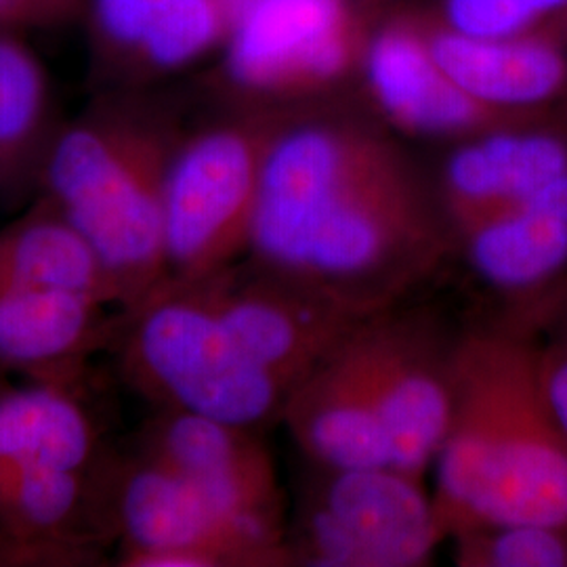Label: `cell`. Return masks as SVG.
I'll return each mask as SVG.
<instances>
[{"label": "cell", "mask_w": 567, "mask_h": 567, "mask_svg": "<svg viewBox=\"0 0 567 567\" xmlns=\"http://www.w3.org/2000/svg\"><path fill=\"white\" fill-rule=\"evenodd\" d=\"M450 231L393 143L353 122H299L267 150L248 255L379 313L442 261Z\"/></svg>", "instance_id": "6da1fadb"}, {"label": "cell", "mask_w": 567, "mask_h": 567, "mask_svg": "<svg viewBox=\"0 0 567 567\" xmlns=\"http://www.w3.org/2000/svg\"><path fill=\"white\" fill-rule=\"evenodd\" d=\"M452 410L435 508L447 536L498 524L567 526V435L548 404L524 322L450 347Z\"/></svg>", "instance_id": "7a4b0ae2"}, {"label": "cell", "mask_w": 567, "mask_h": 567, "mask_svg": "<svg viewBox=\"0 0 567 567\" xmlns=\"http://www.w3.org/2000/svg\"><path fill=\"white\" fill-rule=\"evenodd\" d=\"M173 154L161 124L114 107L65 128L47 158V200L95 248L126 316L168 280L164 187Z\"/></svg>", "instance_id": "3957f363"}, {"label": "cell", "mask_w": 567, "mask_h": 567, "mask_svg": "<svg viewBox=\"0 0 567 567\" xmlns=\"http://www.w3.org/2000/svg\"><path fill=\"white\" fill-rule=\"evenodd\" d=\"M121 341L126 379L164 410L248 429L282 416L288 389L187 284H164L128 316Z\"/></svg>", "instance_id": "277c9868"}, {"label": "cell", "mask_w": 567, "mask_h": 567, "mask_svg": "<svg viewBox=\"0 0 567 567\" xmlns=\"http://www.w3.org/2000/svg\"><path fill=\"white\" fill-rule=\"evenodd\" d=\"M282 124H219L175 150L164 187L166 284L198 282L248 252L265 156Z\"/></svg>", "instance_id": "5b68a950"}, {"label": "cell", "mask_w": 567, "mask_h": 567, "mask_svg": "<svg viewBox=\"0 0 567 567\" xmlns=\"http://www.w3.org/2000/svg\"><path fill=\"white\" fill-rule=\"evenodd\" d=\"M110 519L121 566L274 567L295 559L284 534L234 517L145 454L110 475Z\"/></svg>", "instance_id": "8992f818"}, {"label": "cell", "mask_w": 567, "mask_h": 567, "mask_svg": "<svg viewBox=\"0 0 567 567\" xmlns=\"http://www.w3.org/2000/svg\"><path fill=\"white\" fill-rule=\"evenodd\" d=\"M328 473L305 508L295 559L322 567H416L446 540L423 477L389 465Z\"/></svg>", "instance_id": "52a82bcc"}, {"label": "cell", "mask_w": 567, "mask_h": 567, "mask_svg": "<svg viewBox=\"0 0 567 567\" xmlns=\"http://www.w3.org/2000/svg\"><path fill=\"white\" fill-rule=\"evenodd\" d=\"M187 286L196 288L244 351L288 391L377 316L257 264L248 269L229 265Z\"/></svg>", "instance_id": "ba28073f"}, {"label": "cell", "mask_w": 567, "mask_h": 567, "mask_svg": "<svg viewBox=\"0 0 567 567\" xmlns=\"http://www.w3.org/2000/svg\"><path fill=\"white\" fill-rule=\"evenodd\" d=\"M370 32L355 0H244L227 72L255 95L318 93L362 68Z\"/></svg>", "instance_id": "9c48e42d"}, {"label": "cell", "mask_w": 567, "mask_h": 567, "mask_svg": "<svg viewBox=\"0 0 567 567\" xmlns=\"http://www.w3.org/2000/svg\"><path fill=\"white\" fill-rule=\"evenodd\" d=\"M385 313L358 328L365 374L393 466L423 477L450 423V347L444 349L423 326L389 320Z\"/></svg>", "instance_id": "30bf717a"}, {"label": "cell", "mask_w": 567, "mask_h": 567, "mask_svg": "<svg viewBox=\"0 0 567 567\" xmlns=\"http://www.w3.org/2000/svg\"><path fill=\"white\" fill-rule=\"evenodd\" d=\"M362 72L381 112L412 135L468 140L529 122L487 107L452 81L431 51L423 18H393L374 28L365 42Z\"/></svg>", "instance_id": "8fae6325"}, {"label": "cell", "mask_w": 567, "mask_h": 567, "mask_svg": "<svg viewBox=\"0 0 567 567\" xmlns=\"http://www.w3.org/2000/svg\"><path fill=\"white\" fill-rule=\"evenodd\" d=\"M142 454L179 473L234 517L284 534L276 468L255 429L164 410Z\"/></svg>", "instance_id": "7c38bea8"}, {"label": "cell", "mask_w": 567, "mask_h": 567, "mask_svg": "<svg viewBox=\"0 0 567 567\" xmlns=\"http://www.w3.org/2000/svg\"><path fill=\"white\" fill-rule=\"evenodd\" d=\"M557 116L473 135L447 158L440 203L454 238L527 203L567 173V122Z\"/></svg>", "instance_id": "4fadbf2b"}, {"label": "cell", "mask_w": 567, "mask_h": 567, "mask_svg": "<svg viewBox=\"0 0 567 567\" xmlns=\"http://www.w3.org/2000/svg\"><path fill=\"white\" fill-rule=\"evenodd\" d=\"M358 328L290 386L280 416L305 454L326 471L393 466Z\"/></svg>", "instance_id": "5bb4252c"}, {"label": "cell", "mask_w": 567, "mask_h": 567, "mask_svg": "<svg viewBox=\"0 0 567 567\" xmlns=\"http://www.w3.org/2000/svg\"><path fill=\"white\" fill-rule=\"evenodd\" d=\"M116 309L102 299L58 286L0 288V364L34 381L72 386L76 372L103 344L121 339ZM121 311V309H118Z\"/></svg>", "instance_id": "9a60e30c"}, {"label": "cell", "mask_w": 567, "mask_h": 567, "mask_svg": "<svg viewBox=\"0 0 567 567\" xmlns=\"http://www.w3.org/2000/svg\"><path fill=\"white\" fill-rule=\"evenodd\" d=\"M458 240L487 286L522 301L524 311L538 307L567 282V173Z\"/></svg>", "instance_id": "2e32d148"}, {"label": "cell", "mask_w": 567, "mask_h": 567, "mask_svg": "<svg viewBox=\"0 0 567 567\" xmlns=\"http://www.w3.org/2000/svg\"><path fill=\"white\" fill-rule=\"evenodd\" d=\"M0 526L32 538L100 548L114 536L110 475L0 461Z\"/></svg>", "instance_id": "e0dca14e"}, {"label": "cell", "mask_w": 567, "mask_h": 567, "mask_svg": "<svg viewBox=\"0 0 567 567\" xmlns=\"http://www.w3.org/2000/svg\"><path fill=\"white\" fill-rule=\"evenodd\" d=\"M97 431L72 386L34 381L0 391V461L91 473Z\"/></svg>", "instance_id": "ac0fdd59"}, {"label": "cell", "mask_w": 567, "mask_h": 567, "mask_svg": "<svg viewBox=\"0 0 567 567\" xmlns=\"http://www.w3.org/2000/svg\"><path fill=\"white\" fill-rule=\"evenodd\" d=\"M2 286L70 288L93 295L124 313L121 292L100 255L51 200L0 234Z\"/></svg>", "instance_id": "d6986e66"}, {"label": "cell", "mask_w": 567, "mask_h": 567, "mask_svg": "<svg viewBox=\"0 0 567 567\" xmlns=\"http://www.w3.org/2000/svg\"><path fill=\"white\" fill-rule=\"evenodd\" d=\"M44 81L34 60L0 41V175L20 164L44 118Z\"/></svg>", "instance_id": "ffe728a7"}, {"label": "cell", "mask_w": 567, "mask_h": 567, "mask_svg": "<svg viewBox=\"0 0 567 567\" xmlns=\"http://www.w3.org/2000/svg\"><path fill=\"white\" fill-rule=\"evenodd\" d=\"M456 561L466 567H567V526L498 524L458 532Z\"/></svg>", "instance_id": "44dd1931"}, {"label": "cell", "mask_w": 567, "mask_h": 567, "mask_svg": "<svg viewBox=\"0 0 567 567\" xmlns=\"http://www.w3.org/2000/svg\"><path fill=\"white\" fill-rule=\"evenodd\" d=\"M567 16V0H442L435 20L468 37H513Z\"/></svg>", "instance_id": "7402d4cb"}, {"label": "cell", "mask_w": 567, "mask_h": 567, "mask_svg": "<svg viewBox=\"0 0 567 567\" xmlns=\"http://www.w3.org/2000/svg\"><path fill=\"white\" fill-rule=\"evenodd\" d=\"M524 322L534 332L538 372L548 404L567 435V282Z\"/></svg>", "instance_id": "603a6c76"}, {"label": "cell", "mask_w": 567, "mask_h": 567, "mask_svg": "<svg viewBox=\"0 0 567 567\" xmlns=\"http://www.w3.org/2000/svg\"><path fill=\"white\" fill-rule=\"evenodd\" d=\"M100 548L32 538L0 526V567H81L102 564Z\"/></svg>", "instance_id": "cb8c5ba5"}, {"label": "cell", "mask_w": 567, "mask_h": 567, "mask_svg": "<svg viewBox=\"0 0 567 567\" xmlns=\"http://www.w3.org/2000/svg\"><path fill=\"white\" fill-rule=\"evenodd\" d=\"M168 0H97L103 32L126 47H140Z\"/></svg>", "instance_id": "d4e9b609"}, {"label": "cell", "mask_w": 567, "mask_h": 567, "mask_svg": "<svg viewBox=\"0 0 567 567\" xmlns=\"http://www.w3.org/2000/svg\"><path fill=\"white\" fill-rule=\"evenodd\" d=\"M13 4H16V0H0V13L7 11V9H11Z\"/></svg>", "instance_id": "484cf974"}, {"label": "cell", "mask_w": 567, "mask_h": 567, "mask_svg": "<svg viewBox=\"0 0 567 567\" xmlns=\"http://www.w3.org/2000/svg\"><path fill=\"white\" fill-rule=\"evenodd\" d=\"M566 112H567V105H566Z\"/></svg>", "instance_id": "4316f807"}]
</instances>
